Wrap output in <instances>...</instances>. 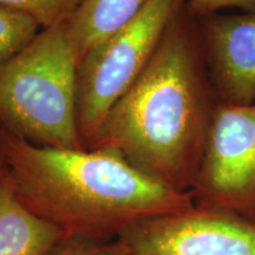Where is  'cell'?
<instances>
[{
    "label": "cell",
    "instance_id": "1",
    "mask_svg": "<svg viewBox=\"0 0 255 255\" xmlns=\"http://www.w3.org/2000/svg\"><path fill=\"white\" fill-rule=\"evenodd\" d=\"M218 103L199 19L184 6L91 149L113 151L158 182L191 191Z\"/></svg>",
    "mask_w": 255,
    "mask_h": 255
},
{
    "label": "cell",
    "instance_id": "2",
    "mask_svg": "<svg viewBox=\"0 0 255 255\" xmlns=\"http://www.w3.org/2000/svg\"><path fill=\"white\" fill-rule=\"evenodd\" d=\"M0 161L21 202L68 237L116 240L146 219L195 205L103 149H58L0 127Z\"/></svg>",
    "mask_w": 255,
    "mask_h": 255
},
{
    "label": "cell",
    "instance_id": "3",
    "mask_svg": "<svg viewBox=\"0 0 255 255\" xmlns=\"http://www.w3.org/2000/svg\"><path fill=\"white\" fill-rule=\"evenodd\" d=\"M79 62L64 24L41 30L0 65V127L37 145L84 149L78 128Z\"/></svg>",
    "mask_w": 255,
    "mask_h": 255
},
{
    "label": "cell",
    "instance_id": "4",
    "mask_svg": "<svg viewBox=\"0 0 255 255\" xmlns=\"http://www.w3.org/2000/svg\"><path fill=\"white\" fill-rule=\"evenodd\" d=\"M187 0H149L126 26L83 57L78 68V128L91 149L104 121L155 53L169 25Z\"/></svg>",
    "mask_w": 255,
    "mask_h": 255
},
{
    "label": "cell",
    "instance_id": "5",
    "mask_svg": "<svg viewBox=\"0 0 255 255\" xmlns=\"http://www.w3.org/2000/svg\"><path fill=\"white\" fill-rule=\"evenodd\" d=\"M191 194L196 206L255 221V102L219 101Z\"/></svg>",
    "mask_w": 255,
    "mask_h": 255
},
{
    "label": "cell",
    "instance_id": "6",
    "mask_svg": "<svg viewBox=\"0 0 255 255\" xmlns=\"http://www.w3.org/2000/svg\"><path fill=\"white\" fill-rule=\"evenodd\" d=\"M116 240L127 255H255V221L194 205L136 223Z\"/></svg>",
    "mask_w": 255,
    "mask_h": 255
},
{
    "label": "cell",
    "instance_id": "7",
    "mask_svg": "<svg viewBox=\"0 0 255 255\" xmlns=\"http://www.w3.org/2000/svg\"><path fill=\"white\" fill-rule=\"evenodd\" d=\"M199 19L207 69L220 102H255V13Z\"/></svg>",
    "mask_w": 255,
    "mask_h": 255
},
{
    "label": "cell",
    "instance_id": "8",
    "mask_svg": "<svg viewBox=\"0 0 255 255\" xmlns=\"http://www.w3.org/2000/svg\"><path fill=\"white\" fill-rule=\"evenodd\" d=\"M65 237L21 202L0 161V255H43Z\"/></svg>",
    "mask_w": 255,
    "mask_h": 255
},
{
    "label": "cell",
    "instance_id": "9",
    "mask_svg": "<svg viewBox=\"0 0 255 255\" xmlns=\"http://www.w3.org/2000/svg\"><path fill=\"white\" fill-rule=\"evenodd\" d=\"M148 1L85 0L75 14L64 24L79 60L92 47L130 23Z\"/></svg>",
    "mask_w": 255,
    "mask_h": 255
},
{
    "label": "cell",
    "instance_id": "10",
    "mask_svg": "<svg viewBox=\"0 0 255 255\" xmlns=\"http://www.w3.org/2000/svg\"><path fill=\"white\" fill-rule=\"evenodd\" d=\"M39 28L28 15L0 5V65L24 50L38 36Z\"/></svg>",
    "mask_w": 255,
    "mask_h": 255
},
{
    "label": "cell",
    "instance_id": "11",
    "mask_svg": "<svg viewBox=\"0 0 255 255\" xmlns=\"http://www.w3.org/2000/svg\"><path fill=\"white\" fill-rule=\"evenodd\" d=\"M85 0H0V5L21 12L45 30L65 24Z\"/></svg>",
    "mask_w": 255,
    "mask_h": 255
},
{
    "label": "cell",
    "instance_id": "12",
    "mask_svg": "<svg viewBox=\"0 0 255 255\" xmlns=\"http://www.w3.org/2000/svg\"><path fill=\"white\" fill-rule=\"evenodd\" d=\"M43 255H127L117 240L65 237Z\"/></svg>",
    "mask_w": 255,
    "mask_h": 255
},
{
    "label": "cell",
    "instance_id": "13",
    "mask_svg": "<svg viewBox=\"0 0 255 255\" xmlns=\"http://www.w3.org/2000/svg\"><path fill=\"white\" fill-rule=\"evenodd\" d=\"M225 8H239L244 13H255V0H187L186 9L195 18L215 14Z\"/></svg>",
    "mask_w": 255,
    "mask_h": 255
}]
</instances>
